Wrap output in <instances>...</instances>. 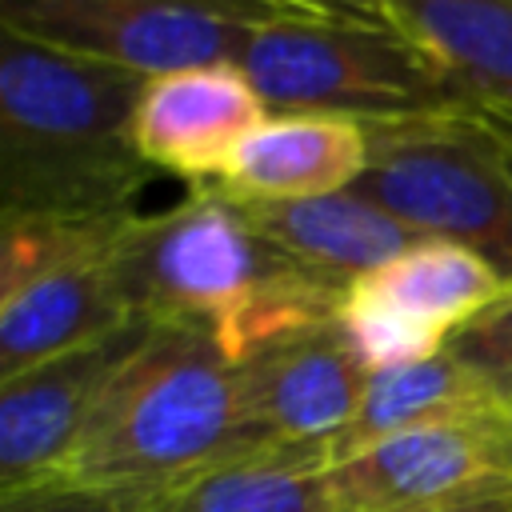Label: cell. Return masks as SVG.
I'll list each match as a JSON object with an SVG mask.
<instances>
[{
	"label": "cell",
	"mask_w": 512,
	"mask_h": 512,
	"mask_svg": "<svg viewBox=\"0 0 512 512\" xmlns=\"http://www.w3.org/2000/svg\"><path fill=\"white\" fill-rule=\"evenodd\" d=\"M144 76L0 28V216L124 220L152 168L132 112Z\"/></svg>",
	"instance_id": "1"
},
{
	"label": "cell",
	"mask_w": 512,
	"mask_h": 512,
	"mask_svg": "<svg viewBox=\"0 0 512 512\" xmlns=\"http://www.w3.org/2000/svg\"><path fill=\"white\" fill-rule=\"evenodd\" d=\"M132 316L212 324L232 360L260 340L328 320L344 292L276 252L216 180L192 184L172 208L132 216L112 252Z\"/></svg>",
	"instance_id": "2"
},
{
	"label": "cell",
	"mask_w": 512,
	"mask_h": 512,
	"mask_svg": "<svg viewBox=\"0 0 512 512\" xmlns=\"http://www.w3.org/2000/svg\"><path fill=\"white\" fill-rule=\"evenodd\" d=\"M236 456H252L240 364L212 324L152 320L100 392L68 476L136 504Z\"/></svg>",
	"instance_id": "3"
},
{
	"label": "cell",
	"mask_w": 512,
	"mask_h": 512,
	"mask_svg": "<svg viewBox=\"0 0 512 512\" xmlns=\"http://www.w3.org/2000/svg\"><path fill=\"white\" fill-rule=\"evenodd\" d=\"M236 68L268 116H344L396 124L464 112L448 76L392 24L352 16H264Z\"/></svg>",
	"instance_id": "4"
},
{
	"label": "cell",
	"mask_w": 512,
	"mask_h": 512,
	"mask_svg": "<svg viewBox=\"0 0 512 512\" xmlns=\"http://www.w3.org/2000/svg\"><path fill=\"white\" fill-rule=\"evenodd\" d=\"M368 168L356 188L412 236L452 240L512 284V168L464 112L364 124Z\"/></svg>",
	"instance_id": "5"
},
{
	"label": "cell",
	"mask_w": 512,
	"mask_h": 512,
	"mask_svg": "<svg viewBox=\"0 0 512 512\" xmlns=\"http://www.w3.org/2000/svg\"><path fill=\"white\" fill-rule=\"evenodd\" d=\"M128 220L0 216V380L132 320L112 268Z\"/></svg>",
	"instance_id": "6"
},
{
	"label": "cell",
	"mask_w": 512,
	"mask_h": 512,
	"mask_svg": "<svg viewBox=\"0 0 512 512\" xmlns=\"http://www.w3.org/2000/svg\"><path fill=\"white\" fill-rule=\"evenodd\" d=\"M264 16L260 0H0V28L144 80L236 64Z\"/></svg>",
	"instance_id": "7"
},
{
	"label": "cell",
	"mask_w": 512,
	"mask_h": 512,
	"mask_svg": "<svg viewBox=\"0 0 512 512\" xmlns=\"http://www.w3.org/2000/svg\"><path fill=\"white\" fill-rule=\"evenodd\" d=\"M236 364L252 452L320 448L328 456L372 380L368 364L344 336L340 316L276 332Z\"/></svg>",
	"instance_id": "8"
},
{
	"label": "cell",
	"mask_w": 512,
	"mask_h": 512,
	"mask_svg": "<svg viewBox=\"0 0 512 512\" xmlns=\"http://www.w3.org/2000/svg\"><path fill=\"white\" fill-rule=\"evenodd\" d=\"M508 420H452L384 436L328 464L336 512H420L512 484L504 468Z\"/></svg>",
	"instance_id": "9"
},
{
	"label": "cell",
	"mask_w": 512,
	"mask_h": 512,
	"mask_svg": "<svg viewBox=\"0 0 512 512\" xmlns=\"http://www.w3.org/2000/svg\"><path fill=\"white\" fill-rule=\"evenodd\" d=\"M148 328L152 320L132 316L100 340L0 380V492L68 472L100 392Z\"/></svg>",
	"instance_id": "10"
},
{
	"label": "cell",
	"mask_w": 512,
	"mask_h": 512,
	"mask_svg": "<svg viewBox=\"0 0 512 512\" xmlns=\"http://www.w3.org/2000/svg\"><path fill=\"white\" fill-rule=\"evenodd\" d=\"M268 120L264 100L236 64L152 76L132 112L144 164L188 184L220 180L236 148Z\"/></svg>",
	"instance_id": "11"
},
{
	"label": "cell",
	"mask_w": 512,
	"mask_h": 512,
	"mask_svg": "<svg viewBox=\"0 0 512 512\" xmlns=\"http://www.w3.org/2000/svg\"><path fill=\"white\" fill-rule=\"evenodd\" d=\"M456 88L512 168V0H376Z\"/></svg>",
	"instance_id": "12"
},
{
	"label": "cell",
	"mask_w": 512,
	"mask_h": 512,
	"mask_svg": "<svg viewBox=\"0 0 512 512\" xmlns=\"http://www.w3.org/2000/svg\"><path fill=\"white\" fill-rule=\"evenodd\" d=\"M244 208L276 252L340 292L420 240L352 188L312 200H244Z\"/></svg>",
	"instance_id": "13"
},
{
	"label": "cell",
	"mask_w": 512,
	"mask_h": 512,
	"mask_svg": "<svg viewBox=\"0 0 512 512\" xmlns=\"http://www.w3.org/2000/svg\"><path fill=\"white\" fill-rule=\"evenodd\" d=\"M368 132L344 116H268L216 180L240 200H312L356 188Z\"/></svg>",
	"instance_id": "14"
},
{
	"label": "cell",
	"mask_w": 512,
	"mask_h": 512,
	"mask_svg": "<svg viewBox=\"0 0 512 512\" xmlns=\"http://www.w3.org/2000/svg\"><path fill=\"white\" fill-rule=\"evenodd\" d=\"M348 292L404 316L448 348V340L476 316L496 308L512 292V284L472 248L424 236L384 268L360 276Z\"/></svg>",
	"instance_id": "15"
},
{
	"label": "cell",
	"mask_w": 512,
	"mask_h": 512,
	"mask_svg": "<svg viewBox=\"0 0 512 512\" xmlns=\"http://www.w3.org/2000/svg\"><path fill=\"white\" fill-rule=\"evenodd\" d=\"M320 448H268L188 472L132 512H336Z\"/></svg>",
	"instance_id": "16"
},
{
	"label": "cell",
	"mask_w": 512,
	"mask_h": 512,
	"mask_svg": "<svg viewBox=\"0 0 512 512\" xmlns=\"http://www.w3.org/2000/svg\"><path fill=\"white\" fill-rule=\"evenodd\" d=\"M452 420H504V416L492 408V400L472 380V372L444 348L428 360L372 372L356 416L328 448V464L384 436L424 428V424H452Z\"/></svg>",
	"instance_id": "17"
},
{
	"label": "cell",
	"mask_w": 512,
	"mask_h": 512,
	"mask_svg": "<svg viewBox=\"0 0 512 512\" xmlns=\"http://www.w3.org/2000/svg\"><path fill=\"white\" fill-rule=\"evenodd\" d=\"M448 352L472 372L492 408L512 420V292L468 328H460L448 340Z\"/></svg>",
	"instance_id": "18"
},
{
	"label": "cell",
	"mask_w": 512,
	"mask_h": 512,
	"mask_svg": "<svg viewBox=\"0 0 512 512\" xmlns=\"http://www.w3.org/2000/svg\"><path fill=\"white\" fill-rule=\"evenodd\" d=\"M0 512H132V500L60 472L28 488L0 492Z\"/></svg>",
	"instance_id": "19"
},
{
	"label": "cell",
	"mask_w": 512,
	"mask_h": 512,
	"mask_svg": "<svg viewBox=\"0 0 512 512\" xmlns=\"http://www.w3.org/2000/svg\"><path fill=\"white\" fill-rule=\"evenodd\" d=\"M420 512H512V484L476 492L468 500H452V504H436V508H420Z\"/></svg>",
	"instance_id": "20"
},
{
	"label": "cell",
	"mask_w": 512,
	"mask_h": 512,
	"mask_svg": "<svg viewBox=\"0 0 512 512\" xmlns=\"http://www.w3.org/2000/svg\"><path fill=\"white\" fill-rule=\"evenodd\" d=\"M328 16H352V20H376V24H388L380 16V4L376 0H316Z\"/></svg>",
	"instance_id": "21"
},
{
	"label": "cell",
	"mask_w": 512,
	"mask_h": 512,
	"mask_svg": "<svg viewBox=\"0 0 512 512\" xmlns=\"http://www.w3.org/2000/svg\"><path fill=\"white\" fill-rule=\"evenodd\" d=\"M504 468H508V480H512V420H508V432H504Z\"/></svg>",
	"instance_id": "22"
}]
</instances>
